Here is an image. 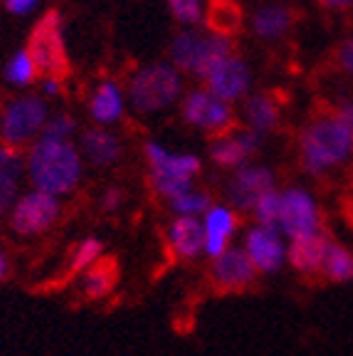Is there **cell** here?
I'll return each mask as SVG.
<instances>
[{"label":"cell","mask_w":353,"mask_h":356,"mask_svg":"<svg viewBox=\"0 0 353 356\" xmlns=\"http://www.w3.org/2000/svg\"><path fill=\"white\" fill-rule=\"evenodd\" d=\"M257 280V267L247 257L243 248H227L210 262V282L217 292L230 295V292H245Z\"/></svg>","instance_id":"4fadbf2b"},{"label":"cell","mask_w":353,"mask_h":356,"mask_svg":"<svg viewBox=\"0 0 353 356\" xmlns=\"http://www.w3.org/2000/svg\"><path fill=\"white\" fill-rule=\"evenodd\" d=\"M50 119V106L38 95H20L0 106V144L30 146L40 139Z\"/></svg>","instance_id":"52a82bcc"},{"label":"cell","mask_w":353,"mask_h":356,"mask_svg":"<svg viewBox=\"0 0 353 356\" xmlns=\"http://www.w3.org/2000/svg\"><path fill=\"white\" fill-rule=\"evenodd\" d=\"M166 3L171 8V15L186 28H195L198 22H203V0H166Z\"/></svg>","instance_id":"f546056e"},{"label":"cell","mask_w":353,"mask_h":356,"mask_svg":"<svg viewBox=\"0 0 353 356\" xmlns=\"http://www.w3.org/2000/svg\"><path fill=\"white\" fill-rule=\"evenodd\" d=\"M116 277H119V265H116L114 257L104 255L101 260H97L92 267H87L82 273V282H79V289H82L84 300H104L116 284Z\"/></svg>","instance_id":"cb8c5ba5"},{"label":"cell","mask_w":353,"mask_h":356,"mask_svg":"<svg viewBox=\"0 0 353 356\" xmlns=\"http://www.w3.org/2000/svg\"><path fill=\"white\" fill-rule=\"evenodd\" d=\"M62 216V203L57 195L44 193V191L30 188L17 195L15 206L8 213V225L20 238H38L52 230Z\"/></svg>","instance_id":"ba28073f"},{"label":"cell","mask_w":353,"mask_h":356,"mask_svg":"<svg viewBox=\"0 0 353 356\" xmlns=\"http://www.w3.org/2000/svg\"><path fill=\"white\" fill-rule=\"evenodd\" d=\"M8 273H10V262H8L6 250L0 248V282H6V280H8Z\"/></svg>","instance_id":"f35d334b"},{"label":"cell","mask_w":353,"mask_h":356,"mask_svg":"<svg viewBox=\"0 0 353 356\" xmlns=\"http://www.w3.org/2000/svg\"><path fill=\"white\" fill-rule=\"evenodd\" d=\"M254 218L260 225H274L277 228V218H279V191H270L265 193L260 200H257V206H254Z\"/></svg>","instance_id":"1f68e13d"},{"label":"cell","mask_w":353,"mask_h":356,"mask_svg":"<svg viewBox=\"0 0 353 356\" xmlns=\"http://www.w3.org/2000/svg\"><path fill=\"white\" fill-rule=\"evenodd\" d=\"M243 117L247 129L252 131H260L262 136L270 131H274L281 122V111L279 104L272 95H265V92H257V95H247L243 104Z\"/></svg>","instance_id":"603a6c76"},{"label":"cell","mask_w":353,"mask_h":356,"mask_svg":"<svg viewBox=\"0 0 353 356\" xmlns=\"http://www.w3.org/2000/svg\"><path fill=\"white\" fill-rule=\"evenodd\" d=\"M168 206H171V211L176 213V216L203 218L205 213L210 211V206H213V195L203 188H190L183 195H178V198H173Z\"/></svg>","instance_id":"f1b7e54d"},{"label":"cell","mask_w":353,"mask_h":356,"mask_svg":"<svg viewBox=\"0 0 353 356\" xmlns=\"http://www.w3.org/2000/svg\"><path fill=\"white\" fill-rule=\"evenodd\" d=\"M3 77H6V82L13 84V87H30V84L40 77V70H38V65H35L33 55L22 47V50L13 52L10 60L6 62Z\"/></svg>","instance_id":"4316f807"},{"label":"cell","mask_w":353,"mask_h":356,"mask_svg":"<svg viewBox=\"0 0 353 356\" xmlns=\"http://www.w3.org/2000/svg\"><path fill=\"white\" fill-rule=\"evenodd\" d=\"M265 146V136L260 131H252V129H232V131L217 136L213 144H210V161L220 168H235L245 166V163L252 159V156L260 154V149Z\"/></svg>","instance_id":"9a60e30c"},{"label":"cell","mask_w":353,"mask_h":356,"mask_svg":"<svg viewBox=\"0 0 353 356\" xmlns=\"http://www.w3.org/2000/svg\"><path fill=\"white\" fill-rule=\"evenodd\" d=\"M168 248L181 260H195L205 252V230L200 218L176 216L166 230Z\"/></svg>","instance_id":"d6986e66"},{"label":"cell","mask_w":353,"mask_h":356,"mask_svg":"<svg viewBox=\"0 0 353 356\" xmlns=\"http://www.w3.org/2000/svg\"><path fill=\"white\" fill-rule=\"evenodd\" d=\"M321 273L326 275V280H331V282H338V284L353 282V252L348 250V248H343L341 243L329 240Z\"/></svg>","instance_id":"484cf974"},{"label":"cell","mask_w":353,"mask_h":356,"mask_svg":"<svg viewBox=\"0 0 353 356\" xmlns=\"http://www.w3.org/2000/svg\"><path fill=\"white\" fill-rule=\"evenodd\" d=\"M243 22L245 15L238 0H208L203 13L205 33L235 40L240 30H243Z\"/></svg>","instance_id":"44dd1931"},{"label":"cell","mask_w":353,"mask_h":356,"mask_svg":"<svg viewBox=\"0 0 353 356\" xmlns=\"http://www.w3.org/2000/svg\"><path fill=\"white\" fill-rule=\"evenodd\" d=\"M126 92L116 82L106 79L94 87L92 97H89V117L97 127H114L124 119L126 114Z\"/></svg>","instance_id":"ac0fdd59"},{"label":"cell","mask_w":353,"mask_h":356,"mask_svg":"<svg viewBox=\"0 0 353 356\" xmlns=\"http://www.w3.org/2000/svg\"><path fill=\"white\" fill-rule=\"evenodd\" d=\"M101 257H104V243L99 238L89 235V238L79 240L72 248V252H69V273L82 275L87 267H92Z\"/></svg>","instance_id":"83f0119b"},{"label":"cell","mask_w":353,"mask_h":356,"mask_svg":"<svg viewBox=\"0 0 353 356\" xmlns=\"http://www.w3.org/2000/svg\"><path fill=\"white\" fill-rule=\"evenodd\" d=\"M353 154V131L336 117L314 119L299 134V159L309 176H326Z\"/></svg>","instance_id":"7a4b0ae2"},{"label":"cell","mask_w":353,"mask_h":356,"mask_svg":"<svg viewBox=\"0 0 353 356\" xmlns=\"http://www.w3.org/2000/svg\"><path fill=\"white\" fill-rule=\"evenodd\" d=\"M124 203H126V191L122 186H109L99 198V206L104 213H119L124 208Z\"/></svg>","instance_id":"d6a6232c"},{"label":"cell","mask_w":353,"mask_h":356,"mask_svg":"<svg viewBox=\"0 0 353 356\" xmlns=\"http://www.w3.org/2000/svg\"><path fill=\"white\" fill-rule=\"evenodd\" d=\"M238 213L235 208L225 206V203H213L210 211L203 216V230H205V255L213 260L220 252L230 248L232 235L238 233Z\"/></svg>","instance_id":"2e32d148"},{"label":"cell","mask_w":353,"mask_h":356,"mask_svg":"<svg viewBox=\"0 0 353 356\" xmlns=\"http://www.w3.org/2000/svg\"><path fill=\"white\" fill-rule=\"evenodd\" d=\"M326 245H329V235L326 233L311 235V238H304V240H292L287 245V262L302 275L321 273Z\"/></svg>","instance_id":"7402d4cb"},{"label":"cell","mask_w":353,"mask_h":356,"mask_svg":"<svg viewBox=\"0 0 353 356\" xmlns=\"http://www.w3.org/2000/svg\"><path fill=\"white\" fill-rule=\"evenodd\" d=\"M25 176L33 188L50 195H69L77 191L84 176V156L72 139L40 136L28 146L25 154Z\"/></svg>","instance_id":"6da1fadb"},{"label":"cell","mask_w":353,"mask_h":356,"mask_svg":"<svg viewBox=\"0 0 353 356\" xmlns=\"http://www.w3.org/2000/svg\"><path fill=\"white\" fill-rule=\"evenodd\" d=\"M243 250L257 267V273L262 275H274L279 273L284 262H287V243L279 228L274 225H260L254 222L252 228L245 233Z\"/></svg>","instance_id":"7c38bea8"},{"label":"cell","mask_w":353,"mask_h":356,"mask_svg":"<svg viewBox=\"0 0 353 356\" xmlns=\"http://www.w3.org/2000/svg\"><path fill=\"white\" fill-rule=\"evenodd\" d=\"M336 62H338V67H341L343 72L351 74V77H353V35H351V38H346L341 44H338Z\"/></svg>","instance_id":"836d02e7"},{"label":"cell","mask_w":353,"mask_h":356,"mask_svg":"<svg viewBox=\"0 0 353 356\" xmlns=\"http://www.w3.org/2000/svg\"><path fill=\"white\" fill-rule=\"evenodd\" d=\"M144 156L149 163L151 188L168 203L193 188V178L203 171V161L195 154L171 151L158 141H146Z\"/></svg>","instance_id":"277c9868"},{"label":"cell","mask_w":353,"mask_h":356,"mask_svg":"<svg viewBox=\"0 0 353 356\" xmlns=\"http://www.w3.org/2000/svg\"><path fill=\"white\" fill-rule=\"evenodd\" d=\"M227 55H232V40L203 33V30L195 28L181 30L173 38L171 50H168L171 65L176 67L178 72L198 79L208 77L210 70L220 60H225Z\"/></svg>","instance_id":"5b68a950"},{"label":"cell","mask_w":353,"mask_h":356,"mask_svg":"<svg viewBox=\"0 0 353 356\" xmlns=\"http://www.w3.org/2000/svg\"><path fill=\"white\" fill-rule=\"evenodd\" d=\"M40 3H42V0H3L6 10L10 13V15H17V17L30 15V13H33Z\"/></svg>","instance_id":"e575fe53"},{"label":"cell","mask_w":353,"mask_h":356,"mask_svg":"<svg viewBox=\"0 0 353 356\" xmlns=\"http://www.w3.org/2000/svg\"><path fill=\"white\" fill-rule=\"evenodd\" d=\"M181 117L188 127L210 134L213 139L235 129V111L232 104L222 102L210 89H190L181 99Z\"/></svg>","instance_id":"30bf717a"},{"label":"cell","mask_w":353,"mask_h":356,"mask_svg":"<svg viewBox=\"0 0 353 356\" xmlns=\"http://www.w3.org/2000/svg\"><path fill=\"white\" fill-rule=\"evenodd\" d=\"M274 188H277V176L272 168L245 163V166L235 168V173H232L230 181L225 184L227 206L240 213H252L254 206H257V200Z\"/></svg>","instance_id":"8fae6325"},{"label":"cell","mask_w":353,"mask_h":356,"mask_svg":"<svg viewBox=\"0 0 353 356\" xmlns=\"http://www.w3.org/2000/svg\"><path fill=\"white\" fill-rule=\"evenodd\" d=\"M334 117H336L341 124H346V127L353 131V99H341V102H338L336 111H334Z\"/></svg>","instance_id":"d590c367"},{"label":"cell","mask_w":353,"mask_h":356,"mask_svg":"<svg viewBox=\"0 0 353 356\" xmlns=\"http://www.w3.org/2000/svg\"><path fill=\"white\" fill-rule=\"evenodd\" d=\"M77 119L67 111H57V114H50L47 124H44V136H52V139H72L77 134Z\"/></svg>","instance_id":"4dcf8cb0"},{"label":"cell","mask_w":353,"mask_h":356,"mask_svg":"<svg viewBox=\"0 0 353 356\" xmlns=\"http://www.w3.org/2000/svg\"><path fill=\"white\" fill-rule=\"evenodd\" d=\"M319 6L329 8V10H343V8H351L353 0H316Z\"/></svg>","instance_id":"74e56055"},{"label":"cell","mask_w":353,"mask_h":356,"mask_svg":"<svg viewBox=\"0 0 353 356\" xmlns=\"http://www.w3.org/2000/svg\"><path fill=\"white\" fill-rule=\"evenodd\" d=\"M183 99V74L171 62H151L129 77L126 102L138 114H158Z\"/></svg>","instance_id":"3957f363"},{"label":"cell","mask_w":353,"mask_h":356,"mask_svg":"<svg viewBox=\"0 0 353 356\" xmlns=\"http://www.w3.org/2000/svg\"><path fill=\"white\" fill-rule=\"evenodd\" d=\"M205 89H210L215 97H220L222 102L232 104V102L245 99L249 95L252 87V70L240 55H227L225 60L217 62L213 70L208 72V77L203 79Z\"/></svg>","instance_id":"5bb4252c"},{"label":"cell","mask_w":353,"mask_h":356,"mask_svg":"<svg viewBox=\"0 0 353 356\" xmlns=\"http://www.w3.org/2000/svg\"><path fill=\"white\" fill-rule=\"evenodd\" d=\"M292 10L284 6H262L260 10L252 15V33L260 40H279L289 33L292 28Z\"/></svg>","instance_id":"d4e9b609"},{"label":"cell","mask_w":353,"mask_h":356,"mask_svg":"<svg viewBox=\"0 0 353 356\" xmlns=\"http://www.w3.org/2000/svg\"><path fill=\"white\" fill-rule=\"evenodd\" d=\"M277 228L289 243L324 233L321 230V211L314 195L302 186H289V188L279 191Z\"/></svg>","instance_id":"9c48e42d"},{"label":"cell","mask_w":353,"mask_h":356,"mask_svg":"<svg viewBox=\"0 0 353 356\" xmlns=\"http://www.w3.org/2000/svg\"><path fill=\"white\" fill-rule=\"evenodd\" d=\"M62 82L60 77H40V89H42V97H57L62 92Z\"/></svg>","instance_id":"8d00e7d4"},{"label":"cell","mask_w":353,"mask_h":356,"mask_svg":"<svg viewBox=\"0 0 353 356\" xmlns=\"http://www.w3.org/2000/svg\"><path fill=\"white\" fill-rule=\"evenodd\" d=\"M79 151H82L84 161L97 168H109L122 161L124 146L122 139L106 127H92L84 129L82 139H79Z\"/></svg>","instance_id":"e0dca14e"},{"label":"cell","mask_w":353,"mask_h":356,"mask_svg":"<svg viewBox=\"0 0 353 356\" xmlns=\"http://www.w3.org/2000/svg\"><path fill=\"white\" fill-rule=\"evenodd\" d=\"M25 50L33 55L40 77H69V52L65 40V17L60 10H47L33 25Z\"/></svg>","instance_id":"8992f818"},{"label":"cell","mask_w":353,"mask_h":356,"mask_svg":"<svg viewBox=\"0 0 353 356\" xmlns=\"http://www.w3.org/2000/svg\"><path fill=\"white\" fill-rule=\"evenodd\" d=\"M25 176V154L8 144H0V220L8 218L20 195V181Z\"/></svg>","instance_id":"ffe728a7"}]
</instances>
